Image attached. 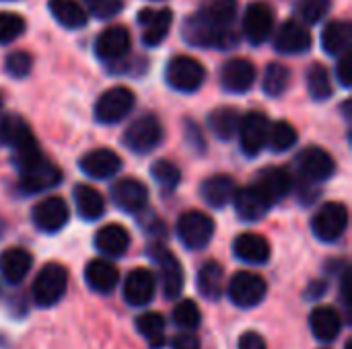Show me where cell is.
Masks as SVG:
<instances>
[{
    "mask_svg": "<svg viewBox=\"0 0 352 349\" xmlns=\"http://www.w3.org/2000/svg\"><path fill=\"white\" fill-rule=\"evenodd\" d=\"M184 39L196 47H217L229 49L237 43V37L231 33V27H219L208 21L202 12L192 14L184 23Z\"/></svg>",
    "mask_w": 352,
    "mask_h": 349,
    "instance_id": "cell-1",
    "label": "cell"
},
{
    "mask_svg": "<svg viewBox=\"0 0 352 349\" xmlns=\"http://www.w3.org/2000/svg\"><path fill=\"white\" fill-rule=\"evenodd\" d=\"M68 288V272L60 263H47L39 269L35 282H33V300L37 306L50 309L56 302L62 300Z\"/></svg>",
    "mask_w": 352,
    "mask_h": 349,
    "instance_id": "cell-2",
    "label": "cell"
},
{
    "mask_svg": "<svg viewBox=\"0 0 352 349\" xmlns=\"http://www.w3.org/2000/svg\"><path fill=\"white\" fill-rule=\"evenodd\" d=\"M165 80L171 88L179 93H194L204 84L206 70L192 56H175L165 68Z\"/></svg>",
    "mask_w": 352,
    "mask_h": 349,
    "instance_id": "cell-3",
    "label": "cell"
},
{
    "mask_svg": "<svg viewBox=\"0 0 352 349\" xmlns=\"http://www.w3.org/2000/svg\"><path fill=\"white\" fill-rule=\"evenodd\" d=\"M163 140V125L155 115H140L136 117L124 132V144L128 150L136 154L153 152Z\"/></svg>",
    "mask_w": 352,
    "mask_h": 349,
    "instance_id": "cell-4",
    "label": "cell"
},
{
    "mask_svg": "<svg viewBox=\"0 0 352 349\" xmlns=\"http://www.w3.org/2000/svg\"><path fill=\"white\" fill-rule=\"evenodd\" d=\"M295 167L299 173V179L311 185H320L328 181L336 171V160L330 152L318 146H309L301 150L295 158Z\"/></svg>",
    "mask_w": 352,
    "mask_h": 349,
    "instance_id": "cell-5",
    "label": "cell"
},
{
    "mask_svg": "<svg viewBox=\"0 0 352 349\" xmlns=\"http://www.w3.org/2000/svg\"><path fill=\"white\" fill-rule=\"evenodd\" d=\"M346 226H349V210L344 204L338 202L324 204L311 220L314 234L324 243H336L346 232Z\"/></svg>",
    "mask_w": 352,
    "mask_h": 349,
    "instance_id": "cell-6",
    "label": "cell"
},
{
    "mask_svg": "<svg viewBox=\"0 0 352 349\" xmlns=\"http://www.w3.org/2000/svg\"><path fill=\"white\" fill-rule=\"evenodd\" d=\"M214 234V222L208 214L192 210L179 216L177 220V237L184 243V247L192 251L204 249Z\"/></svg>",
    "mask_w": 352,
    "mask_h": 349,
    "instance_id": "cell-7",
    "label": "cell"
},
{
    "mask_svg": "<svg viewBox=\"0 0 352 349\" xmlns=\"http://www.w3.org/2000/svg\"><path fill=\"white\" fill-rule=\"evenodd\" d=\"M229 298L239 309L258 306L268 292V284L262 276L252 272H237L229 282Z\"/></svg>",
    "mask_w": 352,
    "mask_h": 349,
    "instance_id": "cell-8",
    "label": "cell"
},
{
    "mask_svg": "<svg viewBox=\"0 0 352 349\" xmlns=\"http://www.w3.org/2000/svg\"><path fill=\"white\" fill-rule=\"evenodd\" d=\"M136 97L128 86H113L105 91L95 103V117L99 123H118L134 109Z\"/></svg>",
    "mask_w": 352,
    "mask_h": 349,
    "instance_id": "cell-9",
    "label": "cell"
},
{
    "mask_svg": "<svg viewBox=\"0 0 352 349\" xmlns=\"http://www.w3.org/2000/svg\"><path fill=\"white\" fill-rule=\"evenodd\" d=\"M151 259L157 263V269H159V280H161V288H163V294L165 298H177L184 290V269H182V263L177 261V257L165 249L163 245H157L151 247Z\"/></svg>",
    "mask_w": 352,
    "mask_h": 349,
    "instance_id": "cell-10",
    "label": "cell"
},
{
    "mask_svg": "<svg viewBox=\"0 0 352 349\" xmlns=\"http://www.w3.org/2000/svg\"><path fill=\"white\" fill-rule=\"evenodd\" d=\"M268 132H270V119L262 111H250L239 119V144L241 150L248 156H256L262 152V148L268 142Z\"/></svg>",
    "mask_w": 352,
    "mask_h": 349,
    "instance_id": "cell-11",
    "label": "cell"
},
{
    "mask_svg": "<svg viewBox=\"0 0 352 349\" xmlns=\"http://www.w3.org/2000/svg\"><path fill=\"white\" fill-rule=\"evenodd\" d=\"M60 181H62L60 167L43 156L37 163H33L31 167L21 171L19 185H21L23 193H39V191H45L50 187L60 185Z\"/></svg>",
    "mask_w": 352,
    "mask_h": 349,
    "instance_id": "cell-12",
    "label": "cell"
},
{
    "mask_svg": "<svg viewBox=\"0 0 352 349\" xmlns=\"http://www.w3.org/2000/svg\"><path fill=\"white\" fill-rule=\"evenodd\" d=\"M31 218L33 224L41 230V232H58L66 226L68 218H70V210L68 204L62 197H45L41 202H37L31 210Z\"/></svg>",
    "mask_w": 352,
    "mask_h": 349,
    "instance_id": "cell-13",
    "label": "cell"
},
{
    "mask_svg": "<svg viewBox=\"0 0 352 349\" xmlns=\"http://www.w3.org/2000/svg\"><path fill=\"white\" fill-rule=\"evenodd\" d=\"M136 21L140 25L142 43L155 47L165 41L173 23V12L169 8H142L136 14Z\"/></svg>",
    "mask_w": 352,
    "mask_h": 349,
    "instance_id": "cell-14",
    "label": "cell"
},
{
    "mask_svg": "<svg viewBox=\"0 0 352 349\" xmlns=\"http://www.w3.org/2000/svg\"><path fill=\"white\" fill-rule=\"evenodd\" d=\"M130 47H132L130 31L126 27H122V25L107 27L95 39V53L101 60L109 62V64H113L118 60H124L130 53Z\"/></svg>",
    "mask_w": 352,
    "mask_h": 349,
    "instance_id": "cell-15",
    "label": "cell"
},
{
    "mask_svg": "<svg viewBox=\"0 0 352 349\" xmlns=\"http://www.w3.org/2000/svg\"><path fill=\"white\" fill-rule=\"evenodd\" d=\"M111 200L120 210L128 214H138L148 204V189L142 181L124 177L111 185Z\"/></svg>",
    "mask_w": 352,
    "mask_h": 349,
    "instance_id": "cell-16",
    "label": "cell"
},
{
    "mask_svg": "<svg viewBox=\"0 0 352 349\" xmlns=\"http://www.w3.org/2000/svg\"><path fill=\"white\" fill-rule=\"evenodd\" d=\"M309 47H311V33L305 27V23L297 19L283 23L274 35V49L278 53L297 56V53H305Z\"/></svg>",
    "mask_w": 352,
    "mask_h": 349,
    "instance_id": "cell-17",
    "label": "cell"
},
{
    "mask_svg": "<svg viewBox=\"0 0 352 349\" xmlns=\"http://www.w3.org/2000/svg\"><path fill=\"white\" fill-rule=\"evenodd\" d=\"M266 200L270 206L278 204L283 197H287V193L293 187V177L287 169L283 167H266L256 175V181L252 183Z\"/></svg>",
    "mask_w": 352,
    "mask_h": 349,
    "instance_id": "cell-18",
    "label": "cell"
},
{
    "mask_svg": "<svg viewBox=\"0 0 352 349\" xmlns=\"http://www.w3.org/2000/svg\"><path fill=\"white\" fill-rule=\"evenodd\" d=\"M122 292H124V300L130 306H146V304H151L153 298H155V292H157L155 274L144 269V267L132 269L124 280Z\"/></svg>",
    "mask_w": 352,
    "mask_h": 349,
    "instance_id": "cell-19",
    "label": "cell"
},
{
    "mask_svg": "<svg viewBox=\"0 0 352 349\" xmlns=\"http://www.w3.org/2000/svg\"><path fill=\"white\" fill-rule=\"evenodd\" d=\"M274 12L266 2H252L243 14V35L252 43H264L272 35Z\"/></svg>",
    "mask_w": 352,
    "mask_h": 349,
    "instance_id": "cell-20",
    "label": "cell"
},
{
    "mask_svg": "<svg viewBox=\"0 0 352 349\" xmlns=\"http://www.w3.org/2000/svg\"><path fill=\"white\" fill-rule=\"evenodd\" d=\"M256 66L245 58H233L221 68V84L227 93H248L256 82Z\"/></svg>",
    "mask_w": 352,
    "mask_h": 349,
    "instance_id": "cell-21",
    "label": "cell"
},
{
    "mask_svg": "<svg viewBox=\"0 0 352 349\" xmlns=\"http://www.w3.org/2000/svg\"><path fill=\"white\" fill-rule=\"evenodd\" d=\"M78 167L91 179H109L120 173L122 158L109 148H95L80 158Z\"/></svg>",
    "mask_w": 352,
    "mask_h": 349,
    "instance_id": "cell-22",
    "label": "cell"
},
{
    "mask_svg": "<svg viewBox=\"0 0 352 349\" xmlns=\"http://www.w3.org/2000/svg\"><path fill=\"white\" fill-rule=\"evenodd\" d=\"M233 204H235V210H237V216L245 222H256V220H262L266 216V212L272 208L268 204V200L254 187H243V189H237L235 191V197H233Z\"/></svg>",
    "mask_w": 352,
    "mask_h": 349,
    "instance_id": "cell-23",
    "label": "cell"
},
{
    "mask_svg": "<svg viewBox=\"0 0 352 349\" xmlns=\"http://www.w3.org/2000/svg\"><path fill=\"white\" fill-rule=\"evenodd\" d=\"M233 253L237 259L252 263V265H262L270 259V243L256 232H243L235 239L233 243Z\"/></svg>",
    "mask_w": 352,
    "mask_h": 349,
    "instance_id": "cell-24",
    "label": "cell"
},
{
    "mask_svg": "<svg viewBox=\"0 0 352 349\" xmlns=\"http://www.w3.org/2000/svg\"><path fill=\"white\" fill-rule=\"evenodd\" d=\"M309 327L316 339L330 344L342 331V317L332 306H316L309 315Z\"/></svg>",
    "mask_w": 352,
    "mask_h": 349,
    "instance_id": "cell-25",
    "label": "cell"
},
{
    "mask_svg": "<svg viewBox=\"0 0 352 349\" xmlns=\"http://www.w3.org/2000/svg\"><path fill=\"white\" fill-rule=\"evenodd\" d=\"M85 280L91 290L99 294H109L120 284V272L107 259H93L85 269Z\"/></svg>",
    "mask_w": 352,
    "mask_h": 349,
    "instance_id": "cell-26",
    "label": "cell"
},
{
    "mask_svg": "<svg viewBox=\"0 0 352 349\" xmlns=\"http://www.w3.org/2000/svg\"><path fill=\"white\" fill-rule=\"evenodd\" d=\"M235 191H237V183L229 175H212L200 185L202 200L212 208H225L227 204H231Z\"/></svg>",
    "mask_w": 352,
    "mask_h": 349,
    "instance_id": "cell-27",
    "label": "cell"
},
{
    "mask_svg": "<svg viewBox=\"0 0 352 349\" xmlns=\"http://www.w3.org/2000/svg\"><path fill=\"white\" fill-rule=\"evenodd\" d=\"M130 247V234L120 224H105L95 234V249L105 257H122Z\"/></svg>",
    "mask_w": 352,
    "mask_h": 349,
    "instance_id": "cell-28",
    "label": "cell"
},
{
    "mask_svg": "<svg viewBox=\"0 0 352 349\" xmlns=\"http://www.w3.org/2000/svg\"><path fill=\"white\" fill-rule=\"evenodd\" d=\"M31 265H33L31 253L21 247L6 249L0 255V274L8 284H21L31 272Z\"/></svg>",
    "mask_w": 352,
    "mask_h": 349,
    "instance_id": "cell-29",
    "label": "cell"
},
{
    "mask_svg": "<svg viewBox=\"0 0 352 349\" xmlns=\"http://www.w3.org/2000/svg\"><path fill=\"white\" fill-rule=\"evenodd\" d=\"M33 140H35V136L23 117L6 115L0 119V144L2 146H8L10 150H14V148H21Z\"/></svg>",
    "mask_w": 352,
    "mask_h": 349,
    "instance_id": "cell-30",
    "label": "cell"
},
{
    "mask_svg": "<svg viewBox=\"0 0 352 349\" xmlns=\"http://www.w3.org/2000/svg\"><path fill=\"white\" fill-rule=\"evenodd\" d=\"M74 206H76V212L80 214L82 220H97L105 212L103 195L95 187L85 185V183L74 187Z\"/></svg>",
    "mask_w": 352,
    "mask_h": 349,
    "instance_id": "cell-31",
    "label": "cell"
},
{
    "mask_svg": "<svg viewBox=\"0 0 352 349\" xmlns=\"http://www.w3.org/2000/svg\"><path fill=\"white\" fill-rule=\"evenodd\" d=\"M351 41L352 25L349 21H332L322 33V47L330 56H340L342 51L351 49Z\"/></svg>",
    "mask_w": 352,
    "mask_h": 349,
    "instance_id": "cell-32",
    "label": "cell"
},
{
    "mask_svg": "<svg viewBox=\"0 0 352 349\" xmlns=\"http://www.w3.org/2000/svg\"><path fill=\"white\" fill-rule=\"evenodd\" d=\"M198 292L208 298V300H219L223 294V284H225V272L217 261H206L196 278Z\"/></svg>",
    "mask_w": 352,
    "mask_h": 349,
    "instance_id": "cell-33",
    "label": "cell"
},
{
    "mask_svg": "<svg viewBox=\"0 0 352 349\" xmlns=\"http://www.w3.org/2000/svg\"><path fill=\"white\" fill-rule=\"evenodd\" d=\"M50 12L66 29H80L87 25V10L74 0H50Z\"/></svg>",
    "mask_w": 352,
    "mask_h": 349,
    "instance_id": "cell-34",
    "label": "cell"
},
{
    "mask_svg": "<svg viewBox=\"0 0 352 349\" xmlns=\"http://www.w3.org/2000/svg\"><path fill=\"white\" fill-rule=\"evenodd\" d=\"M239 113L233 107H219L208 115V128L210 132L221 140H231L237 136L239 130Z\"/></svg>",
    "mask_w": 352,
    "mask_h": 349,
    "instance_id": "cell-35",
    "label": "cell"
},
{
    "mask_svg": "<svg viewBox=\"0 0 352 349\" xmlns=\"http://www.w3.org/2000/svg\"><path fill=\"white\" fill-rule=\"evenodd\" d=\"M136 329L138 333L146 339V344L153 349H161L165 346V329L167 323L163 315L159 313H144L136 319Z\"/></svg>",
    "mask_w": 352,
    "mask_h": 349,
    "instance_id": "cell-36",
    "label": "cell"
},
{
    "mask_svg": "<svg viewBox=\"0 0 352 349\" xmlns=\"http://www.w3.org/2000/svg\"><path fill=\"white\" fill-rule=\"evenodd\" d=\"M237 0H202L200 12L219 27H231L237 19Z\"/></svg>",
    "mask_w": 352,
    "mask_h": 349,
    "instance_id": "cell-37",
    "label": "cell"
},
{
    "mask_svg": "<svg viewBox=\"0 0 352 349\" xmlns=\"http://www.w3.org/2000/svg\"><path fill=\"white\" fill-rule=\"evenodd\" d=\"M297 140H299V136H297V130L293 128V123L276 121V123H270L266 146H270L272 152H287L297 144Z\"/></svg>",
    "mask_w": 352,
    "mask_h": 349,
    "instance_id": "cell-38",
    "label": "cell"
},
{
    "mask_svg": "<svg viewBox=\"0 0 352 349\" xmlns=\"http://www.w3.org/2000/svg\"><path fill=\"white\" fill-rule=\"evenodd\" d=\"M289 82H291V72L287 66L283 64H268L266 72H264V78H262V88L266 95L270 97H280L287 88H289Z\"/></svg>",
    "mask_w": 352,
    "mask_h": 349,
    "instance_id": "cell-39",
    "label": "cell"
},
{
    "mask_svg": "<svg viewBox=\"0 0 352 349\" xmlns=\"http://www.w3.org/2000/svg\"><path fill=\"white\" fill-rule=\"evenodd\" d=\"M307 91L316 101H326L332 97V80L322 64H314L307 70Z\"/></svg>",
    "mask_w": 352,
    "mask_h": 349,
    "instance_id": "cell-40",
    "label": "cell"
},
{
    "mask_svg": "<svg viewBox=\"0 0 352 349\" xmlns=\"http://www.w3.org/2000/svg\"><path fill=\"white\" fill-rule=\"evenodd\" d=\"M330 10V0H297L295 14L301 23H320Z\"/></svg>",
    "mask_w": 352,
    "mask_h": 349,
    "instance_id": "cell-41",
    "label": "cell"
},
{
    "mask_svg": "<svg viewBox=\"0 0 352 349\" xmlns=\"http://www.w3.org/2000/svg\"><path fill=\"white\" fill-rule=\"evenodd\" d=\"M200 309L196 306L194 300H182L175 309H173V323L184 329V331H194L200 325Z\"/></svg>",
    "mask_w": 352,
    "mask_h": 349,
    "instance_id": "cell-42",
    "label": "cell"
},
{
    "mask_svg": "<svg viewBox=\"0 0 352 349\" xmlns=\"http://www.w3.org/2000/svg\"><path fill=\"white\" fill-rule=\"evenodd\" d=\"M151 175L163 189H175L182 181L179 169L169 160H157L151 169Z\"/></svg>",
    "mask_w": 352,
    "mask_h": 349,
    "instance_id": "cell-43",
    "label": "cell"
},
{
    "mask_svg": "<svg viewBox=\"0 0 352 349\" xmlns=\"http://www.w3.org/2000/svg\"><path fill=\"white\" fill-rule=\"evenodd\" d=\"M25 19L16 12H0V43L19 39L25 31Z\"/></svg>",
    "mask_w": 352,
    "mask_h": 349,
    "instance_id": "cell-44",
    "label": "cell"
},
{
    "mask_svg": "<svg viewBox=\"0 0 352 349\" xmlns=\"http://www.w3.org/2000/svg\"><path fill=\"white\" fill-rule=\"evenodd\" d=\"M4 66H6V72H8L10 76L23 78V76H27V74L31 72V68H33V58H31L29 51L16 49V51H12V53L6 56Z\"/></svg>",
    "mask_w": 352,
    "mask_h": 349,
    "instance_id": "cell-45",
    "label": "cell"
},
{
    "mask_svg": "<svg viewBox=\"0 0 352 349\" xmlns=\"http://www.w3.org/2000/svg\"><path fill=\"white\" fill-rule=\"evenodd\" d=\"M82 2H85L87 10L99 21L113 19L124 8V0H82Z\"/></svg>",
    "mask_w": 352,
    "mask_h": 349,
    "instance_id": "cell-46",
    "label": "cell"
},
{
    "mask_svg": "<svg viewBox=\"0 0 352 349\" xmlns=\"http://www.w3.org/2000/svg\"><path fill=\"white\" fill-rule=\"evenodd\" d=\"M336 78L344 88L352 86V53L351 49L340 53V60L336 64Z\"/></svg>",
    "mask_w": 352,
    "mask_h": 349,
    "instance_id": "cell-47",
    "label": "cell"
},
{
    "mask_svg": "<svg viewBox=\"0 0 352 349\" xmlns=\"http://www.w3.org/2000/svg\"><path fill=\"white\" fill-rule=\"evenodd\" d=\"M171 349H200V341L196 335L186 331V333H179L171 339Z\"/></svg>",
    "mask_w": 352,
    "mask_h": 349,
    "instance_id": "cell-48",
    "label": "cell"
},
{
    "mask_svg": "<svg viewBox=\"0 0 352 349\" xmlns=\"http://www.w3.org/2000/svg\"><path fill=\"white\" fill-rule=\"evenodd\" d=\"M239 349H266V341L260 333H243L239 339Z\"/></svg>",
    "mask_w": 352,
    "mask_h": 349,
    "instance_id": "cell-49",
    "label": "cell"
},
{
    "mask_svg": "<svg viewBox=\"0 0 352 349\" xmlns=\"http://www.w3.org/2000/svg\"><path fill=\"white\" fill-rule=\"evenodd\" d=\"M324 288H326V284H324V282H322V284H320V282H316V284H311V288H309V290H314V292H309L307 296H309V298H318V296H322V294L326 292Z\"/></svg>",
    "mask_w": 352,
    "mask_h": 349,
    "instance_id": "cell-50",
    "label": "cell"
},
{
    "mask_svg": "<svg viewBox=\"0 0 352 349\" xmlns=\"http://www.w3.org/2000/svg\"><path fill=\"white\" fill-rule=\"evenodd\" d=\"M0 109H2V97H0Z\"/></svg>",
    "mask_w": 352,
    "mask_h": 349,
    "instance_id": "cell-51",
    "label": "cell"
},
{
    "mask_svg": "<svg viewBox=\"0 0 352 349\" xmlns=\"http://www.w3.org/2000/svg\"><path fill=\"white\" fill-rule=\"evenodd\" d=\"M4 2H8V0H4Z\"/></svg>",
    "mask_w": 352,
    "mask_h": 349,
    "instance_id": "cell-52",
    "label": "cell"
}]
</instances>
